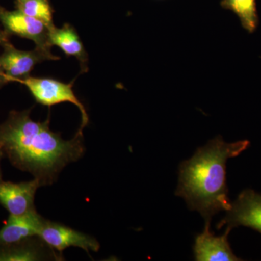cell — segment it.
<instances>
[{
	"instance_id": "10",
	"label": "cell",
	"mask_w": 261,
	"mask_h": 261,
	"mask_svg": "<svg viewBox=\"0 0 261 261\" xmlns=\"http://www.w3.org/2000/svg\"><path fill=\"white\" fill-rule=\"evenodd\" d=\"M44 220L36 209L20 216L10 215L0 229V247L38 237Z\"/></svg>"
},
{
	"instance_id": "6",
	"label": "cell",
	"mask_w": 261,
	"mask_h": 261,
	"mask_svg": "<svg viewBox=\"0 0 261 261\" xmlns=\"http://www.w3.org/2000/svg\"><path fill=\"white\" fill-rule=\"evenodd\" d=\"M224 226L230 230L245 226L261 233V194L252 189L240 192L236 200L231 202L217 228L221 229Z\"/></svg>"
},
{
	"instance_id": "5",
	"label": "cell",
	"mask_w": 261,
	"mask_h": 261,
	"mask_svg": "<svg viewBox=\"0 0 261 261\" xmlns=\"http://www.w3.org/2000/svg\"><path fill=\"white\" fill-rule=\"evenodd\" d=\"M38 238L51 250L59 253L71 247H80L87 253L99 251L100 248L99 242L94 237L47 219L44 220Z\"/></svg>"
},
{
	"instance_id": "4",
	"label": "cell",
	"mask_w": 261,
	"mask_h": 261,
	"mask_svg": "<svg viewBox=\"0 0 261 261\" xmlns=\"http://www.w3.org/2000/svg\"><path fill=\"white\" fill-rule=\"evenodd\" d=\"M3 53L0 56V68L10 82L29 76L38 63L44 61H58L50 49L36 47L31 51L20 50L9 42L5 43Z\"/></svg>"
},
{
	"instance_id": "11",
	"label": "cell",
	"mask_w": 261,
	"mask_h": 261,
	"mask_svg": "<svg viewBox=\"0 0 261 261\" xmlns=\"http://www.w3.org/2000/svg\"><path fill=\"white\" fill-rule=\"evenodd\" d=\"M48 38L51 47L57 46L67 56L74 57L80 61L82 71L87 72V51L76 31L70 24L65 23L61 28L54 27L49 29Z\"/></svg>"
},
{
	"instance_id": "2",
	"label": "cell",
	"mask_w": 261,
	"mask_h": 261,
	"mask_svg": "<svg viewBox=\"0 0 261 261\" xmlns=\"http://www.w3.org/2000/svg\"><path fill=\"white\" fill-rule=\"evenodd\" d=\"M250 145V141L226 142L221 136L199 147L191 159L181 163L175 195L186 202L211 223L215 215L227 211L231 202L226 184V163L238 157Z\"/></svg>"
},
{
	"instance_id": "1",
	"label": "cell",
	"mask_w": 261,
	"mask_h": 261,
	"mask_svg": "<svg viewBox=\"0 0 261 261\" xmlns=\"http://www.w3.org/2000/svg\"><path fill=\"white\" fill-rule=\"evenodd\" d=\"M30 114L31 110L11 111L0 124V151L15 168L32 173L42 187L53 185L62 170L85 152L83 130L65 140L49 128V117L34 121Z\"/></svg>"
},
{
	"instance_id": "15",
	"label": "cell",
	"mask_w": 261,
	"mask_h": 261,
	"mask_svg": "<svg viewBox=\"0 0 261 261\" xmlns=\"http://www.w3.org/2000/svg\"><path fill=\"white\" fill-rule=\"evenodd\" d=\"M1 8V7H0ZM10 35L5 29L0 28V45L3 46L5 43L9 42Z\"/></svg>"
},
{
	"instance_id": "9",
	"label": "cell",
	"mask_w": 261,
	"mask_h": 261,
	"mask_svg": "<svg viewBox=\"0 0 261 261\" xmlns=\"http://www.w3.org/2000/svg\"><path fill=\"white\" fill-rule=\"evenodd\" d=\"M231 230L226 228L224 234L216 236L211 231V223H205L203 231L197 235L194 254L197 261H240L231 250L228 238Z\"/></svg>"
},
{
	"instance_id": "14",
	"label": "cell",
	"mask_w": 261,
	"mask_h": 261,
	"mask_svg": "<svg viewBox=\"0 0 261 261\" xmlns=\"http://www.w3.org/2000/svg\"><path fill=\"white\" fill-rule=\"evenodd\" d=\"M17 10L24 14L41 20L47 28L56 27L53 23V10L48 0L16 1Z\"/></svg>"
},
{
	"instance_id": "18",
	"label": "cell",
	"mask_w": 261,
	"mask_h": 261,
	"mask_svg": "<svg viewBox=\"0 0 261 261\" xmlns=\"http://www.w3.org/2000/svg\"><path fill=\"white\" fill-rule=\"evenodd\" d=\"M17 1H23V0H17Z\"/></svg>"
},
{
	"instance_id": "7",
	"label": "cell",
	"mask_w": 261,
	"mask_h": 261,
	"mask_svg": "<svg viewBox=\"0 0 261 261\" xmlns=\"http://www.w3.org/2000/svg\"><path fill=\"white\" fill-rule=\"evenodd\" d=\"M0 23L10 36L25 38L35 43L37 47L51 50L48 38L49 29L41 20L24 14L20 10L8 11L1 7Z\"/></svg>"
},
{
	"instance_id": "13",
	"label": "cell",
	"mask_w": 261,
	"mask_h": 261,
	"mask_svg": "<svg viewBox=\"0 0 261 261\" xmlns=\"http://www.w3.org/2000/svg\"><path fill=\"white\" fill-rule=\"evenodd\" d=\"M221 6L238 15L247 32L256 31L259 23L256 0H221Z\"/></svg>"
},
{
	"instance_id": "12",
	"label": "cell",
	"mask_w": 261,
	"mask_h": 261,
	"mask_svg": "<svg viewBox=\"0 0 261 261\" xmlns=\"http://www.w3.org/2000/svg\"><path fill=\"white\" fill-rule=\"evenodd\" d=\"M36 238V237H35ZM29 238L20 243L0 247V261H37L45 258L43 245H45L39 239V242Z\"/></svg>"
},
{
	"instance_id": "3",
	"label": "cell",
	"mask_w": 261,
	"mask_h": 261,
	"mask_svg": "<svg viewBox=\"0 0 261 261\" xmlns=\"http://www.w3.org/2000/svg\"><path fill=\"white\" fill-rule=\"evenodd\" d=\"M13 82H18L25 86L37 102L42 106L51 107L63 102L72 103L80 109L82 113V124L80 129L83 130L84 127L88 125V113L73 92V82L65 84L53 79L37 78L30 75L25 78L15 80Z\"/></svg>"
},
{
	"instance_id": "16",
	"label": "cell",
	"mask_w": 261,
	"mask_h": 261,
	"mask_svg": "<svg viewBox=\"0 0 261 261\" xmlns=\"http://www.w3.org/2000/svg\"><path fill=\"white\" fill-rule=\"evenodd\" d=\"M8 83H10V82L8 80V76L3 72V70L0 68V88Z\"/></svg>"
},
{
	"instance_id": "8",
	"label": "cell",
	"mask_w": 261,
	"mask_h": 261,
	"mask_svg": "<svg viewBox=\"0 0 261 261\" xmlns=\"http://www.w3.org/2000/svg\"><path fill=\"white\" fill-rule=\"evenodd\" d=\"M42 187L39 179L14 183L0 181V205L9 212L10 215L20 216L34 210L36 192Z\"/></svg>"
},
{
	"instance_id": "17",
	"label": "cell",
	"mask_w": 261,
	"mask_h": 261,
	"mask_svg": "<svg viewBox=\"0 0 261 261\" xmlns=\"http://www.w3.org/2000/svg\"><path fill=\"white\" fill-rule=\"evenodd\" d=\"M4 158V155H3V152L0 151V163H1V160ZM3 181V176H2V170H1V165H0V181Z\"/></svg>"
}]
</instances>
